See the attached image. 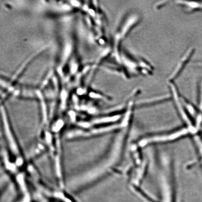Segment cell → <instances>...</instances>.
Instances as JSON below:
<instances>
[{
	"mask_svg": "<svg viewBox=\"0 0 202 202\" xmlns=\"http://www.w3.org/2000/svg\"><path fill=\"white\" fill-rule=\"evenodd\" d=\"M175 2L176 4L183 7L186 11L189 12L202 10V2L185 1H176Z\"/></svg>",
	"mask_w": 202,
	"mask_h": 202,
	"instance_id": "obj_4",
	"label": "cell"
},
{
	"mask_svg": "<svg viewBox=\"0 0 202 202\" xmlns=\"http://www.w3.org/2000/svg\"><path fill=\"white\" fill-rule=\"evenodd\" d=\"M201 97H200V108L202 110V83L201 85Z\"/></svg>",
	"mask_w": 202,
	"mask_h": 202,
	"instance_id": "obj_6",
	"label": "cell"
},
{
	"mask_svg": "<svg viewBox=\"0 0 202 202\" xmlns=\"http://www.w3.org/2000/svg\"><path fill=\"white\" fill-rule=\"evenodd\" d=\"M141 21V17L137 13L128 14L122 20L115 33L113 52L116 62L121 64V45L123 41Z\"/></svg>",
	"mask_w": 202,
	"mask_h": 202,
	"instance_id": "obj_1",
	"label": "cell"
},
{
	"mask_svg": "<svg viewBox=\"0 0 202 202\" xmlns=\"http://www.w3.org/2000/svg\"><path fill=\"white\" fill-rule=\"evenodd\" d=\"M171 100L172 98L170 94H163V95L139 100V102H136V107L137 106L141 107L151 106V105L159 104Z\"/></svg>",
	"mask_w": 202,
	"mask_h": 202,
	"instance_id": "obj_3",
	"label": "cell"
},
{
	"mask_svg": "<svg viewBox=\"0 0 202 202\" xmlns=\"http://www.w3.org/2000/svg\"><path fill=\"white\" fill-rule=\"evenodd\" d=\"M195 50L194 48L191 47L185 52L178 62L173 72L168 78L167 82H175V80L180 76L193 57L195 53Z\"/></svg>",
	"mask_w": 202,
	"mask_h": 202,
	"instance_id": "obj_2",
	"label": "cell"
},
{
	"mask_svg": "<svg viewBox=\"0 0 202 202\" xmlns=\"http://www.w3.org/2000/svg\"><path fill=\"white\" fill-rule=\"evenodd\" d=\"M168 2H169V1L159 2H157V3H156L155 5H154V8L156 10H160V9L163 8L164 6H165L167 4H168Z\"/></svg>",
	"mask_w": 202,
	"mask_h": 202,
	"instance_id": "obj_5",
	"label": "cell"
}]
</instances>
